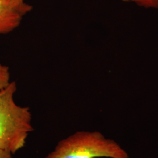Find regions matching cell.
I'll list each match as a JSON object with an SVG mask.
<instances>
[{
  "instance_id": "cell-6",
  "label": "cell",
  "mask_w": 158,
  "mask_h": 158,
  "mask_svg": "<svg viewBox=\"0 0 158 158\" xmlns=\"http://www.w3.org/2000/svg\"><path fill=\"white\" fill-rule=\"evenodd\" d=\"M0 158H13L12 153L7 151L0 149Z\"/></svg>"
},
{
  "instance_id": "cell-3",
  "label": "cell",
  "mask_w": 158,
  "mask_h": 158,
  "mask_svg": "<svg viewBox=\"0 0 158 158\" xmlns=\"http://www.w3.org/2000/svg\"><path fill=\"white\" fill-rule=\"evenodd\" d=\"M32 9L23 0H0V35L8 34L18 27L23 17Z\"/></svg>"
},
{
  "instance_id": "cell-2",
  "label": "cell",
  "mask_w": 158,
  "mask_h": 158,
  "mask_svg": "<svg viewBox=\"0 0 158 158\" xmlns=\"http://www.w3.org/2000/svg\"><path fill=\"white\" fill-rule=\"evenodd\" d=\"M130 158L114 140L98 131H77L59 142L44 158Z\"/></svg>"
},
{
  "instance_id": "cell-5",
  "label": "cell",
  "mask_w": 158,
  "mask_h": 158,
  "mask_svg": "<svg viewBox=\"0 0 158 158\" xmlns=\"http://www.w3.org/2000/svg\"><path fill=\"white\" fill-rule=\"evenodd\" d=\"M135 3L137 6L145 8L158 9V0H125Z\"/></svg>"
},
{
  "instance_id": "cell-1",
  "label": "cell",
  "mask_w": 158,
  "mask_h": 158,
  "mask_svg": "<svg viewBox=\"0 0 158 158\" xmlns=\"http://www.w3.org/2000/svg\"><path fill=\"white\" fill-rule=\"evenodd\" d=\"M17 89L12 81L0 90V149L12 154L25 145L29 133L34 131L29 108L14 102Z\"/></svg>"
},
{
  "instance_id": "cell-4",
  "label": "cell",
  "mask_w": 158,
  "mask_h": 158,
  "mask_svg": "<svg viewBox=\"0 0 158 158\" xmlns=\"http://www.w3.org/2000/svg\"><path fill=\"white\" fill-rule=\"evenodd\" d=\"M10 83L9 68L0 63V90L8 86Z\"/></svg>"
}]
</instances>
